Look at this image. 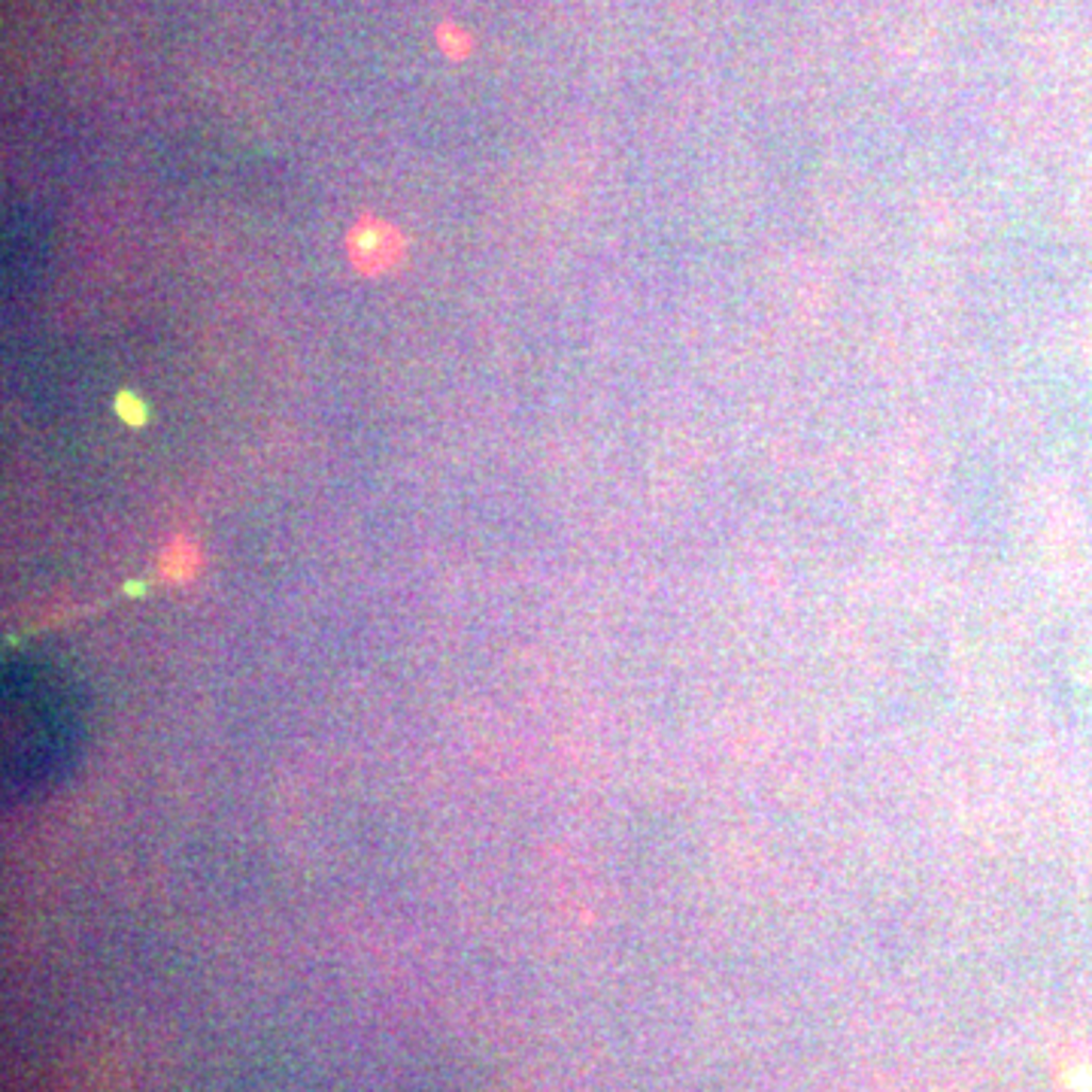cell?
<instances>
[{
    "label": "cell",
    "instance_id": "3",
    "mask_svg": "<svg viewBox=\"0 0 1092 1092\" xmlns=\"http://www.w3.org/2000/svg\"><path fill=\"white\" fill-rule=\"evenodd\" d=\"M437 43H441V49H444L446 55L456 61L467 59L470 49H474V37H470L467 31H462L456 21H444V24L437 28Z\"/></svg>",
    "mask_w": 1092,
    "mask_h": 1092
},
{
    "label": "cell",
    "instance_id": "1",
    "mask_svg": "<svg viewBox=\"0 0 1092 1092\" xmlns=\"http://www.w3.org/2000/svg\"><path fill=\"white\" fill-rule=\"evenodd\" d=\"M82 749V708L70 683L43 665L16 662L3 674V798L34 801L73 771Z\"/></svg>",
    "mask_w": 1092,
    "mask_h": 1092
},
{
    "label": "cell",
    "instance_id": "2",
    "mask_svg": "<svg viewBox=\"0 0 1092 1092\" xmlns=\"http://www.w3.org/2000/svg\"><path fill=\"white\" fill-rule=\"evenodd\" d=\"M346 252L359 274L380 277L404 259V237L395 225L380 216H362L349 231Z\"/></svg>",
    "mask_w": 1092,
    "mask_h": 1092
},
{
    "label": "cell",
    "instance_id": "4",
    "mask_svg": "<svg viewBox=\"0 0 1092 1092\" xmlns=\"http://www.w3.org/2000/svg\"><path fill=\"white\" fill-rule=\"evenodd\" d=\"M116 410L121 413V419H128V423L140 425L143 419H146V407H143L140 398H134L131 392H121L119 401H116Z\"/></svg>",
    "mask_w": 1092,
    "mask_h": 1092
}]
</instances>
